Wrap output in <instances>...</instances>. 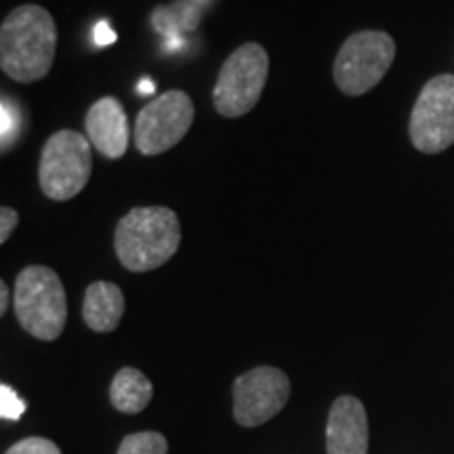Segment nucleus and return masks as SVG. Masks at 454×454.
<instances>
[{"instance_id": "nucleus-12", "label": "nucleus", "mask_w": 454, "mask_h": 454, "mask_svg": "<svg viewBox=\"0 0 454 454\" xmlns=\"http://www.w3.org/2000/svg\"><path fill=\"white\" fill-rule=\"evenodd\" d=\"M124 314V294L114 282L89 284L82 301V317L95 333H114Z\"/></svg>"}, {"instance_id": "nucleus-20", "label": "nucleus", "mask_w": 454, "mask_h": 454, "mask_svg": "<svg viewBox=\"0 0 454 454\" xmlns=\"http://www.w3.org/2000/svg\"><path fill=\"white\" fill-rule=\"evenodd\" d=\"M9 286L4 282H0V316L7 314L9 309Z\"/></svg>"}, {"instance_id": "nucleus-21", "label": "nucleus", "mask_w": 454, "mask_h": 454, "mask_svg": "<svg viewBox=\"0 0 454 454\" xmlns=\"http://www.w3.org/2000/svg\"><path fill=\"white\" fill-rule=\"evenodd\" d=\"M139 90H141V93H144V95H152V93H154V84L147 81V78H144V82L139 84Z\"/></svg>"}, {"instance_id": "nucleus-14", "label": "nucleus", "mask_w": 454, "mask_h": 454, "mask_svg": "<svg viewBox=\"0 0 454 454\" xmlns=\"http://www.w3.org/2000/svg\"><path fill=\"white\" fill-rule=\"evenodd\" d=\"M200 24V9L192 4L190 0H179V3L156 7L152 13V26L156 32L167 34V36H177L184 32H194Z\"/></svg>"}, {"instance_id": "nucleus-6", "label": "nucleus", "mask_w": 454, "mask_h": 454, "mask_svg": "<svg viewBox=\"0 0 454 454\" xmlns=\"http://www.w3.org/2000/svg\"><path fill=\"white\" fill-rule=\"evenodd\" d=\"M270 74V55L259 43H244L221 66L213 104L223 118L247 116L259 104Z\"/></svg>"}, {"instance_id": "nucleus-1", "label": "nucleus", "mask_w": 454, "mask_h": 454, "mask_svg": "<svg viewBox=\"0 0 454 454\" xmlns=\"http://www.w3.org/2000/svg\"><path fill=\"white\" fill-rule=\"evenodd\" d=\"M57 53V26L41 4H21L0 26V67L17 82L43 81Z\"/></svg>"}, {"instance_id": "nucleus-9", "label": "nucleus", "mask_w": 454, "mask_h": 454, "mask_svg": "<svg viewBox=\"0 0 454 454\" xmlns=\"http://www.w3.org/2000/svg\"><path fill=\"white\" fill-rule=\"evenodd\" d=\"M234 419L242 427L268 423L286 406L291 379L274 366H257L234 381Z\"/></svg>"}, {"instance_id": "nucleus-8", "label": "nucleus", "mask_w": 454, "mask_h": 454, "mask_svg": "<svg viewBox=\"0 0 454 454\" xmlns=\"http://www.w3.org/2000/svg\"><path fill=\"white\" fill-rule=\"evenodd\" d=\"M196 118L194 104L184 90H167L141 107L135 122V145L144 156H158L185 137Z\"/></svg>"}, {"instance_id": "nucleus-18", "label": "nucleus", "mask_w": 454, "mask_h": 454, "mask_svg": "<svg viewBox=\"0 0 454 454\" xmlns=\"http://www.w3.org/2000/svg\"><path fill=\"white\" fill-rule=\"evenodd\" d=\"M17 223H20V213L11 207L0 208V244H7L11 234L15 231Z\"/></svg>"}, {"instance_id": "nucleus-11", "label": "nucleus", "mask_w": 454, "mask_h": 454, "mask_svg": "<svg viewBox=\"0 0 454 454\" xmlns=\"http://www.w3.org/2000/svg\"><path fill=\"white\" fill-rule=\"evenodd\" d=\"M328 454H368L366 408L354 395L334 400L326 423Z\"/></svg>"}, {"instance_id": "nucleus-5", "label": "nucleus", "mask_w": 454, "mask_h": 454, "mask_svg": "<svg viewBox=\"0 0 454 454\" xmlns=\"http://www.w3.org/2000/svg\"><path fill=\"white\" fill-rule=\"evenodd\" d=\"M395 41L383 30H362L340 44L334 57L333 78L339 90L349 98H360L372 90L394 64Z\"/></svg>"}, {"instance_id": "nucleus-2", "label": "nucleus", "mask_w": 454, "mask_h": 454, "mask_svg": "<svg viewBox=\"0 0 454 454\" xmlns=\"http://www.w3.org/2000/svg\"><path fill=\"white\" fill-rule=\"evenodd\" d=\"M181 223L167 207L130 208L114 230V251L122 268L144 274L162 268L177 253Z\"/></svg>"}, {"instance_id": "nucleus-3", "label": "nucleus", "mask_w": 454, "mask_h": 454, "mask_svg": "<svg viewBox=\"0 0 454 454\" xmlns=\"http://www.w3.org/2000/svg\"><path fill=\"white\" fill-rule=\"evenodd\" d=\"M13 308L21 328L41 340L61 337L67 320L66 288L59 276L44 265H27L13 288Z\"/></svg>"}, {"instance_id": "nucleus-16", "label": "nucleus", "mask_w": 454, "mask_h": 454, "mask_svg": "<svg viewBox=\"0 0 454 454\" xmlns=\"http://www.w3.org/2000/svg\"><path fill=\"white\" fill-rule=\"evenodd\" d=\"M27 411V404L17 395L13 387H9L7 383L0 385V417L4 421H20L21 414Z\"/></svg>"}, {"instance_id": "nucleus-15", "label": "nucleus", "mask_w": 454, "mask_h": 454, "mask_svg": "<svg viewBox=\"0 0 454 454\" xmlns=\"http://www.w3.org/2000/svg\"><path fill=\"white\" fill-rule=\"evenodd\" d=\"M168 444L167 438L158 431H139L130 434L121 442L116 454H167Z\"/></svg>"}, {"instance_id": "nucleus-4", "label": "nucleus", "mask_w": 454, "mask_h": 454, "mask_svg": "<svg viewBox=\"0 0 454 454\" xmlns=\"http://www.w3.org/2000/svg\"><path fill=\"white\" fill-rule=\"evenodd\" d=\"M90 173H93L90 141L78 130H57L43 145L38 184L43 194L51 200H72L87 187Z\"/></svg>"}, {"instance_id": "nucleus-10", "label": "nucleus", "mask_w": 454, "mask_h": 454, "mask_svg": "<svg viewBox=\"0 0 454 454\" xmlns=\"http://www.w3.org/2000/svg\"><path fill=\"white\" fill-rule=\"evenodd\" d=\"M84 129L90 145L101 156L118 160L127 154L130 129L124 106L116 98H101L89 107Z\"/></svg>"}, {"instance_id": "nucleus-19", "label": "nucleus", "mask_w": 454, "mask_h": 454, "mask_svg": "<svg viewBox=\"0 0 454 454\" xmlns=\"http://www.w3.org/2000/svg\"><path fill=\"white\" fill-rule=\"evenodd\" d=\"M95 41H98V44H112L114 41H116V34H114L110 27H107V24H99L98 30H95Z\"/></svg>"}, {"instance_id": "nucleus-7", "label": "nucleus", "mask_w": 454, "mask_h": 454, "mask_svg": "<svg viewBox=\"0 0 454 454\" xmlns=\"http://www.w3.org/2000/svg\"><path fill=\"white\" fill-rule=\"evenodd\" d=\"M408 135L423 154H440L454 144V74H438L421 89Z\"/></svg>"}, {"instance_id": "nucleus-13", "label": "nucleus", "mask_w": 454, "mask_h": 454, "mask_svg": "<svg viewBox=\"0 0 454 454\" xmlns=\"http://www.w3.org/2000/svg\"><path fill=\"white\" fill-rule=\"evenodd\" d=\"M154 387L144 372L133 366H124L114 374L110 385V402L116 411L124 414H137L150 404Z\"/></svg>"}, {"instance_id": "nucleus-17", "label": "nucleus", "mask_w": 454, "mask_h": 454, "mask_svg": "<svg viewBox=\"0 0 454 454\" xmlns=\"http://www.w3.org/2000/svg\"><path fill=\"white\" fill-rule=\"evenodd\" d=\"M4 454H61L59 446L47 438H26L15 442Z\"/></svg>"}]
</instances>
